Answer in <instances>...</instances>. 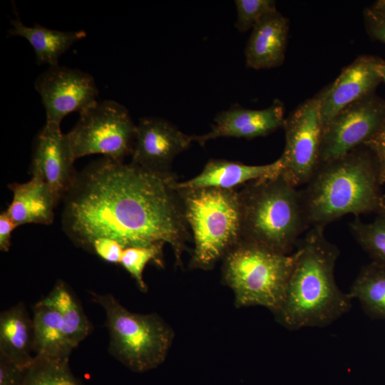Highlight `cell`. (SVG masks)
I'll return each mask as SVG.
<instances>
[{
  "label": "cell",
  "mask_w": 385,
  "mask_h": 385,
  "mask_svg": "<svg viewBox=\"0 0 385 385\" xmlns=\"http://www.w3.org/2000/svg\"><path fill=\"white\" fill-rule=\"evenodd\" d=\"M363 145L373 155L377 165L381 185H385V120Z\"/></svg>",
  "instance_id": "29"
},
{
  "label": "cell",
  "mask_w": 385,
  "mask_h": 385,
  "mask_svg": "<svg viewBox=\"0 0 385 385\" xmlns=\"http://www.w3.org/2000/svg\"><path fill=\"white\" fill-rule=\"evenodd\" d=\"M324 231V227H310L297 242L284 298L273 313L287 329L325 327L351 308L353 299L339 289L334 277L339 250Z\"/></svg>",
  "instance_id": "2"
},
{
  "label": "cell",
  "mask_w": 385,
  "mask_h": 385,
  "mask_svg": "<svg viewBox=\"0 0 385 385\" xmlns=\"http://www.w3.org/2000/svg\"><path fill=\"white\" fill-rule=\"evenodd\" d=\"M348 293L369 317L385 320V265L371 261L363 266Z\"/></svg>",
  "instance_id": "23"
},
{
  "label": "cell",
  "mask_w": 385,
  "mask_h": 385,
  "mask_svg": "<svg viewBox=\"0 0 385 385\" xmlns=\"http://www.w3.org/2000/svg\"><path fill=\"white\" fill-rule=\"evenodd\" d=\"M381 75H382V82L385 83V60L382 66Z\"/></svg>",
  "instance_id": "35"
},
{
  "label": "cell",
  "mask_w": 385,
  "mask_h": 385,
  "mask_svg": "<svg viewBox=\"0 0 385 385\" xmlns=\"http://www.w3.org/2000/svg\"><path fill=\"white\" fill-rule=\"evenodd\" d=\"M86 249L92 250L103 260L117 264L120 262L123 247L117 241L106 238L100 237L93 240L88 245Z\"/></svg>",
  "instance_id": "28"
},
{
  "label": "cell",
  "mask_w": 385,
  "mask_h": 385,
  "mask_svg": "<svg viewBox=\"0 0 385 385\" xmlns=\"http://www.w3.org/2000/svg\"><path fill=\"white\" fill-rule=\"evenodd\" d=\"M381 210H385V193H383L381 197Z\"/></svg>",
  "instance_id": "34"
},
{
  "label": "cell",
  "mask_w": 385,
  "mask_h": 385,
  "mask_svg": "<svg viewBox=\"0 0 385 385\" xmlns=\"http://www.w3.org/2000/svg\"><path fill=\"white\" fill-rule=\"evenodd\" d=\"M136 124L127 108L115 101L105 100L80 113L66 135L76 160L101 154L123 162L131 154Z\"/></svg>",
  "instance_id": "8"
},
{
  "label": "cell",
  "mask_w": 385,
  "mask_h": 385,
  "mask_svg": "<svg viewBox=\"0 0 385 385\" xmlns=\"http://www.w3.org/2000/svg\"><path fill=\"white\" fill-rule=\"evenodd\" d=\"M32 318L34 356L69 359L73 348L66 337L59 314L53 308L38 302L33 307Z\"/></svg>",
  "instance_id": "21"
},
{
  "label": "cell",
  "mask_w": 385,
  "mask_h": 385,
  "mask_svg": "<svg viewBox=\"0 0 385 385\" xmlns=\"http://www.w3.org/2000/svg\"><path fill=\"white\" fill-rule=\"evenodd\" d=\"M235 27L240 32L252 29L265 16L276 11L274 0H236Z\"/></svg>",
  "instance_id": "27"
},
{
  "label": "cell",
  "mask_w": 385,
  "mask_h": 385,
  "mask_svg": "<svg viewBox=\"0 0 385 385\" xmlns=\"http://www.w3.org/2000/svg\"><path fill=\"white\" fill-rule=\"evenodd\" d=\"M34 87L41 98L48 124L61 125L69 113H80L98 101L93 77L78 68L49 66L38 76Z\"/></svg>",
  "instance_id": "11"
},
{
  "label": "cell",
  "mask_w": 385,
  "mask_h": 385,
  "mask_svg": "<svg viewBox=\"0 0 385 385\" xmlns=\"http://www.w3.org/2000/svg\"><path fill=\"white\" fill-rule=\"evenodd\" d=\"M381 186L376 163L364 145L319 164L300 190L309 228L325 227L349 214L377 213Z\"/></svg>",
  "instance_id": "3"
},
{
  "label": "cell",
  "mask_w": 385,
  "mask_h": 385,
  "mask_svg": "<svg viewBox=\"0 0 385 385\" xmlns=\"http://www.w3.org/2000/svg\"><path fill=\"white\" fill-rule=\"evenodd\" d=\"M164 245L156 243L148 246L129 247L123 251L120 264L135 279L143 292L148 289L143 276L146 265L153 262L158 267H163Z\"/></svg>",
  "instance_id": "26"
},
{
  "label": "cell",
  "mask_w": 385,
  "mask_h": 385,
  "mask_svg": "<svg viewBox=\"0 0 385 385\" xmlns=\"http://www.w3.org/2000/svg\"><path fill=\"white\" fill-rule=\"evenodd\" d=\"M284 114V107L279 100H275L270 106L262 110L233 106L216 115L210 132L192 135V141L203 146L207 141L218 138L251 140L266 136L283 128Z\"/></svg>",
  "instance_id": "15"
},
{
  "label": "cell",
  "mask_w": 385,
  "mask_h": 385,
  "mask_svg": "<svg viewBox=\"0 0 385 385\" xmlns=\"http://www.w3.org/2000/svg\"><path fill=\"white\" fill-rule=\"evenodd\" d=\"M68 359L35 356L22 385H81L70 369Z\"/></svg>",
  "instance_id": "24"
},
{
  "label": "cell",
  "mask_w": 385,
  "mask_h": 385,
  "mask_svg": "<svg viewBox=\"0 0 385 385\" xmlns=\"http://www.w3.org/2000/svg\"><path fill=\"white\" fill-rule=\"evenodd\" d=\"M384 61L376 56H360L322 91L323 125L348 105L375 93L376 87L382 82Z\"/></svg>",
  "instance_id": "14"
},
{
  "label": "cell",
  "mask_w": 385,
  "mask_h": 385,
  "mask_svg": "<svg viewBox=\"0 0 385 385\" xmlns=\"http://www.w3.org/2000/svg\"><path fill=\"white\" fill-rule=\"evenodd\" d=\"M371 7L380 13L385 14V0H378L376 1Z\"/></svg>",
  "instance_id": "33"
},
{
  "label": "cell",
  "mask_w": 385,
  "mask_h": 385,
  "mask_svg": "<svg viewBox=\"0 0 385 385\" xmlns=\"http://www.w3.org/2000/svg\"><path fill=\"white\" fill-rule=\"evenodd\" d=\"M289 30V19L277 10L262 19L252 29L245 49L246 66L260 70L281 66Z\"/></svg>",
  "instance_id": "16"
},
{
  "label": "cell",
  "mask_w": 385,
  "mask_h": 385,
  "mask_svg": "<svg viewBox=\"0 0 385 385\" xmlns=\"http://www.w3.org/2000/svg\"><path fill=\"white\" fill-rule=\"evenodd\" d=\"M242 240L272 252L292 253L309 229L300 190L281 175L256 180L239 191Z\"/></svg>",
  "instance_id": "4"
},
{
  "label": "cell",
  "mask_w": 385,
  "mask_h": 385,
  "mask_svg": "<svg viewBox=\"0 0 385 385\" xmlns=\"http://www.w3.org/2000/svg\"><path fill=\"white\" fill-rule=\"evenodd\" d=\"M297 255L277 253L241 240L222 259V280L236 307L260 306L274 313L282 304Z\"/></svg>",
  "instance_id": "6"
},
{
  "label": "cell",
  "mask_w": 385,
  "mask_h": 385,
  "mask_svg": "<svg viewBox=\"0 0 385 385\" xmlns=\"http://www.w3.org/2000/svg\"><path fill=\"white\" fill-rule=\"evenodd\" d=\"M75 160L61 125L46 123L34 140L30 171L32 177L50 188L58 201L64 197L76 180Z\"/></svg>",
  "instance_id": "12"
},
{
  "label": "cell",
  "mask_w": 385,
  "mask_h": 385,
  "mask_svg": "<svg viewBox=\"0 0 385 385\" xmlns=\"http://www.w3.org/2000/svg\"><path fill=\"white\" fill-rule=\"evenodd\" d=\"M9 188L13 198L6 211L16 227L29 223H52L58 201L42 180L32 177L26 183H13Z\"/></svg>",
  "instance_id": "18"
},
{
  "label": "cell",
  "mask_w": 385,
  "mask_h": 385,
  "mask_svg": "<svg viewBox=\"0 0 385 385\" xmlns=\"http://www.w3.org/2000/svg\"><path fill=\"white\" fill-rule=\"evenodd\" d=\"M16 227L14 222L8 215L6 211L0 214V250L8 252L11 245V237L13 230Z\"/></svg>",
  "instance_id": "32"
},
{
  "label": "cell",
  "mask_w": 385,
  "mask_h": 385,
  "mask_svg": "<svg viewBox=\"0 0 385 385\" xmlns=\"http://www.w3.org/2000/svg\"><path fill=\"white\" fill-rule=\"evenodd\" d=\"M192 142V135L163 118H142L136 125L131 163L150 171L171 173L173 159Z\"/></svg>",
  "instance_id": "13"
},
{
  "label": "cell",
  "mask_w": 385,
  "mask_h": 385,
  "mask_svg": "<svg viewBox=\"0 0 385 385\" xmlns=\"http://www.w3.org/2000/svg\"><path fill=\"white\" fill-rule=\"evenodd\" d=\"M364 20L369 36L385 43V14L369 6L364 11Z\"/></svg>",
  "instance_id": "30"
},
{
  "label": "cell",
  "mask_w": 385,
  "mask_h": 385,
  "mask_svg": "<svg viewBox=\"0 0 385 385\" xmlns=\"http://www.w3.org/2000/svg\"><path fill=\"white\" fill-rule=\"evenodd\" d=\"M55 309L60 315L66 337L73 349L85 339L91 330V323L76 297L61 280L38 301Z\"/></svg>",
  "instance_id": "22"
},
{
  "label": "cell",
  "mask_w": 385,
  "mask_h": 385,
  "mask_svg": "<svg viewBox=\"0 0 385 385\" xmlns=\"http://www.w3.org/2000/svg\"><path fill=\"white\" fill-rule=\"evenodd\" d=\"M282 163L280 157L275 161L261 165H250L222 159H211L195 177L177 182L176 188L235 189L250 182L280 175Z\"/></svg>",
  "instance_id": "17"
},
{
  "label": "cell",
  "mask_w": 385,
  "mask_h": 385,
  "mask_svg": "<svg viewBox=\"0 0 385 385\" xmlns=\"http://www.w3.org/2000/svg\"><path fill=\"white\" fill-rule=\"evenodd\" d=\"M0 355L25 369L34 359L33 318L23 302L1 313Z\"/></svg>",
  "instance_id": "19"
},
{
  "label": "cell",
  "mask_w": 385,
  "mask_h": 385,
  "mask_svg": "<svg viewBox=\"0 0 385 385\" xmlns=\"http://www.w3.org/2000/svg\"><path fill=\"white\" fill-rule=\"evenodd\" d=\"M104 310L109 333V352L135 372L160 365L174 339V331L158 314L130 312L111 294L91 293Z\"/></svg>",
  "instance_id": "7"
},
{
  "label": "cell",
  "mask_w": 385,
  "mask_h": 385,
  "mask_svg": "<svg viewBox=\"0 0 385 385\" xmlns=\"http://www.w3.org/2000/svg\"><path fill=\"white\" fill-rule=\"evenodd\" d=\"M11 24V27L8 31L9 36L25 38L33 48L38 65H58L60 56L86 36L83 30L59 31L48 29L38 23L33 26H26L17 13Z\"/></svg>",
  "instance_id": "20"
},
{
  "label": "cell",
  "mask_w": 385,
  "mask_h": 385,
  "mask_svg": "<svg viewBox=\"0 0 385 385\" xmlns=\"http://www.w3.org/2000/svg\"><path fill=\"white\" fill-rule=\"evenodd\" d=\"M26 369L0 355V385H22Z\"/></svg>",
  "instance_id": "31"
},
{
  "label": "cell",
  "mask_w": 385,
  "mask_h": 385,
  "mask_svg": "<svg viewBox=\"0 0 385 385\" xmlns=\"http://www.w3.org/2000/svg\"><path fill=\"white\" fill-rule=\"evenodd\" d=\"M178 190L194 243L189 267L212 270L242 240L239 191L215 188Z\"/></svg>",
  "instance_id": "5"
},
{
  "label": "cell",
  "mask_w": 385,
  "mask_h": 385,
  "mask_svg": "<svg viewBox=\"0 0 385 385\" xmlns=\"http://www.w3.org/2000/svg\"><path fill=\"white\" fill-rule=\"evenodd\" d=\"M177 182L172 172L103 157L77 173L64 196L63 230L86 249L100 237L114 240L124 249L168 244L182 267L192 236Z\"/></svg>",
  "instance_id": "1"
},
{
  "label": "cell",
  "mask_w": 385,
  "mask_h": 385,
  "mask_svg": "<svg viewBox=\"0 0 385 385\" xmlns=\"http://www.w3.org/2000/svg\"><path fill=\"white\" fill-rule=\"evenodd\" d=\"M384 120L385 100L376 93L342 109L323 125L319 165L363 145Z\"/></svg>",
  "instance_id": "10"
},
{
  "label": "cell",
  "mask_w": 385,
  "mask_h": 385,
  "mask_svg": "<svg viewBox=\"0 0 385 385\" xmlns=\"http://www.w3.org/2000/svg\"><path fill=\"white\" fill-rule=\"evenodd\" d=\"M376 214V217L370 222H364L356 217L349 223V228L371 261L385 265V210Z\"/></svg>",
  "instance_id": "25"
},
{
  "label": "cell",
  "mask_w": 385,
  "mask_h": 385,
  "mask_svg": "<svg viewBox=\"0 0 385 385\" xmlns=\"http://www.w3.org/2000/svg\"><path fill=\"white\" fill-rule=\"evenodd\" d=\"M322 92L301 103L284 119L280 175L294 187L306 185L319 165L323 122Z\"/></svg>",
  "instance_id": "9"
}]
</instances>
